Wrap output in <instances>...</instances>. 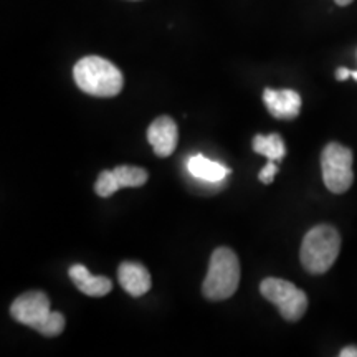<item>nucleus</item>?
I'll return each instance as SVG.
<instances>
[{
    "label": "nucleus",
    "instance_id": "4468645a",
    "mask_svg": "<svg viewBox=\"0 0 357 357\" xmlns=\"http://www.w3.org/2000/svg\"><path fill=\"white\" fill-rule=\"evenodd\" d=\"M119 189H121V187H119V182L113 171H102L95 184V192L100 197H111V195L116 194Z\"/></svg>",
    "mask_w": 357,
    "mask_h": 357
},
{
    "label": "nucleus",
    "instance_id": "423d86ee",
    "mask_svg": "<svg viewBox=\"0 0 357 357\" xmlns=\"http://www.w3.org/2000/svg\"><path fill=\"white\" fill-rule=\"evenodd\" d=\"M260 291L263 298L278 307L280 314L289 323L300 321L307 310L306 293L287 280L266 278L261 281Z\"/></svg>",
    "mask_w": 357,
    "mask_h": 357
},
{
    "label": "nucleus",
    "instance_id": "ddd939ff",
    "mask_svg": "<svg viewBox=\"0 0 357 357\" xmlns=\"http://www.w3.org/2000/svg\"><path fill=\"white\" fill-rule=\"evenodd\" d=\"M116 178H118L119 187H141L147 182V171L142 167L134 166H118L113 169Z\"/></svg>",
    "mask_w": 357,
    "mask_h": 357
},
{
    "label": "nucleus",
    "instance_id": "1a4fd4ad",
    "mask_svg": "<svg viewBox=\"0 0 357 357\" xmlns=\"http://www.w3.org/2000/svg\"><path fill=\"white\" fill-rule=\"evenodd\" d=\"M118 280L124 291L132 298H139L151 289V275L141 263L124 261L118 270Z\"/></svg>",
    "mask_w": 357,
    "mask_h": 357
},
{
    "label": "nucleus",
    "instance_id": "f257e3e1",
    "mask_svg": "<svg viewBox=\"0 0 357 357\" xmlns=\"http://www.w3.org/2000/svg\"><path fill=\"white\" fill-rule=\"evenodd\" d=\"M10 314L17 323L33 328L47 337H55L65 329V316L50 310V300L43 291L22 294L12 303Z\"/></svg>",
    "mask_w": 357,
    "mask_h": 357
},
{
    "label": "nucleus",
    "instance_id": "9d476101",
    "mask_svg": "<svg viewBox=\"0 0 357 357\" xmlns=\"http://www.w3.org/2000/svg\"><path fill=\"white\" fill-rule=\"evenodd\" d=\"M70 280L79 291L91 298H101L106 296L111 289H113V283L106 276H95L89 273V270L83 265H73L68 271Z\"/></svg>",
    "mask_w": 357,
    "mask_h": 357
},
{
    "label": "nucleus",
    "instance_id": "f8f14e48",
    "mask_svg": "<svg viewBox=\"0 0 357 357\" xmlns=\"http://www.w3.org/2000/svg\"><path fill=\"white\" fill-rule=\"evenodd\" d=\"M253 151L258 154L265 155L268 160H275L278 162L287 155V147L281 139L280 134H268V136H258L253 137Z\"/></svg>",
    "mask_w": 357,
    "mask_h": 357
},
{
    "label": "nucleus",
    "instance_id": "6e6552de",
    "mask_svg": "<svg viewBox=\"0 0 357 357\" xmlns=\"http://www.w3.org/2000/svg\"><path fill=\"white\" fill-rule=\"evenodd\" d=\"M263 102L276 119H294L301 111V96L293 89L266 88Z\"/></svg>",
    "mask_w": 357,
    "mask_h": 357
},
{
    "label": "nucleus",
    "instance_id": "20e7f679",
    "mask_svg": "<svg viewBox=\"0 0 357 357\" xmlns=\"http://www.w3.org/2000/svg\"><path fill=\"white\" fill-rule=\"evenodd\" d=\"M240 283V261L235 252L220 247L212 253L208 273L202 284V293L207 300L222 301L235 294Z\"/></svg>",
    "mask_w": 357,
    "mask_h": 357
},
{
    "label": "nucleus",
    "instance_id": "7ed1b4c3",
    "mask_svg": "<svg viewBox=\"0 0 357 357\" xmlns=\"http://www.w3.org/2000/svg\"><path fill=\"white\" fill-rule=\"evenodd\" d=\"M341 250V236L331 225H318L307 231L301 245V263L312 275H323L336 261Z\"/></svg>",
    "mask_w": 357,
    "mask_h": 357
},
{
    "label": "nucleus",
    "instance_id": "9b49d317",
    "mask_svg": "<svg viewBox=\"0 0 357 357\" xmlns=\"http://www.w3.org/2000/svg\"><path fill=\"white\" fill-rule=\"evenodd\" d=\"M187 171L190 176L204 182H211V184H218V182L225 181L227 176H230V169L225 167L220 162L205 158V155H192L187 162Z\"/></svg>",
    "mask_w": 357,
    "mask_h": 357
},
{
    "label": "nucleus",
    "instance_id": "39448f33",
    "mask_svg": "<svg viewBox=\"0 0 357 357\" xmlns=\"http://www.w3.org/2000/svg\"><path fill=\"white\" fill-rule=\"evenodd\" d=\"M321 169H323L324 185L333 194H344L354 182L352 151L337 142H331L321 154Z\"/></svg>",
    "mask_w": 357,
    "mask_h": 357
},
{
    "label": "nucleus",
    "instance_id": "6ab92c4d",
    "mask_svg": "<svg viewBox=\"0 0 357 357\" xmlns=\"http://www.w3.org/2000/svg\"><path fill=\"white\" fill-rule=\"evenodd\" d=\"M351 78H354L357 82V70L356 71H351Z\"/></svg>",
    "mask_w": 357,
    "mask_h": 357
},
{
    "label": "nucleus",
    "instance_id": "0eeeda50",
    "mask_svg": "<svg viewBox=\"0 0 357 357\" xmlns=\"http://www.w3.org/2000/svg\"><path fill=\"white\" fill-rule=\"evenodd\" d=\"M147 141L159 158H169L177 147V124L169 116H160L147 129Z\"/></svg>",
    "mask_w": 357,
    "mask_h": 357
},
{
    "label": "nucleus",
    "instance_id": "dca6fc26",
    "mask_svg": "<svg viewBox=\"0 0 357 357\" xmlns=\"http://www.w3.org/2000/svg\"><path fill=\"white\" fill-rule=\"evenodd\" d=\"M339 356L341 357H357V347H344L341 352H339Z\"/></svg>",
    "mask_w": 357,
    "mask_h": 357
},
{
    "label": "nucleus",
    "instance_id": "2eb2a0df",
    "mask_svg": "<svg viewBox=\"0 0 357 357\" xmlns=\"http://www.w3.org/2000/svg\"><path fill=\"white\" fill-rule=\"evenodd\" d=\"M276 174H278V166H276L275 160H268V164L261 169L260 174H258V178L263 182V184H271Z\"/></svg>",
    "mask_w": 357,
    "mask_h": 357
},
{
    "label": "nucleus",
    "instance_id": "f3484780",
    "mask_svg": "<svg viewBox=\"0 0 357 357\" xmlns=\"http://www.w3.org/2000/svg\"><path fill=\"white\" fill-rule=\"evenodd\" d=\"M336 78L339 79V82H344V79L351 78V70H347V68H339V70L336 71Z\"/></svg>",
    "mask_w": 357,
    "mask_h": 357
},
{
    "label": "nucleus",
    "instance_id": "f03ea898",
    "mask_svg": "<svg viewBox=\"0 0 357 357\" xmlns=\"http://www.w3.org/2000/svg\"><path fill=\"white\" fill-rule=\"evenodd\" d=\"M73 78L82 91L96 98L118 96L124 84L121 71L101 56L82 58L75 65Z\"/></svg>",
    "mask_w": 357,
    "mask_h": 357
},
{
    "label": "nucleus",
    "instance_id": "a211bd4d",
    "mask_svg": "<svg viewBox=\"0 0 357 357\" xmlns=\"http://www.w3.org/2000/svg\"><path fill=\"white\" fill-rule=\"evenodd\" d=\"M334 2H336V3H337V6L344 7V6H349V3L352 2V0H334Z\"/></svg>",
    "mask_w": 357,
    "mask_h": 357
}]
</instances>
